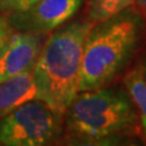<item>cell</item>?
<instances>
[{
	"label": "cell",
	"instance_id": "obj_1",
	"mask_svg": "<svg viewBox=\"0 0 146 146\" xmlns=\"http://www.w3.org/2000/svg\"><path fill=\"white\" fill-rule=\"evenodd\" d=\"M92 21L70 23L49 37L37 58L33 75L37 100L64 116L79 93V75Z\"/></svg>",
	"mask_w": 146,
	"mask_h": 146
},
{
	"label": "cell",
	"instance_id": "obj_2",
	"mask_svg": "<svg viewBox=\"0 0 146 146\" xmlns=\"http://www.w3.org/2000/svg\"><path fill=\"white\" fill-rule=\"evenodd\" d=\"M137 17L120 13L90 31L82 53L79 92L104 88L123 68L137 44Z\"/></svg>",
	"mask_w": 146,
	"mask_h": 146
},
{
	"label": "cell",
	"instance_id": "obj_3",
	"mask_svg": "<svg viewBox=\"0 0 146 146\" xmlns=\"http://www.w3.org/2000/svg\"><path fill=\"white\" fill-rule=\"evenodd\" d=\"M74 135L104 137L120 135L136 123L135 106L122 90L100 88L77 94L66 111Z\"/></svg>",
	"mask_w": 146,
	"mask_h": 146
},
{
	"label": "cell",
	"instance_id": "obj_4",
	"mask_svg": "<svg viewBox=\"0 0 146 146\" xmlns=\"http://www.w3.org/2000/svg\"><path fill=\"white\" fill-rule=\"evenodd\" d=\"M62 117L40 100L29 101L0 120V146H50Z\"/></svg>",
	"mask_w": 146,
	"mask_h": 146
},
{
	"label": "cell",
	"instance_id": "obj_5",
	"mask_svg": "<svg viewBox=\"0 0 146 146\" xmlns=\"http://www.w3.org/2000/svg\"><path fill=\"white\" fill-rule=\"evenodd\" d=\"M82 0H39L25 11L9 17L17 31L41 35L56 29L79 10Z\"/></svg>",
	"mask_w": 146,
	"mask_h": 146
},
{
	"label": "cell",
	"instance_id": "obj_6",
	"mask_svg": "<svg viewBox=\"0 0 146 146\" xmlns=\"http://www.w3.org/2000/svg\"><path fill=\"white\" fill-rule=\"evenodd\" d=\"M41 48L39 35L13 33L0 51V84L19 74L33 70Z\"/></svg>",
	"mask_w": 146,
	"mask_h": 146
},
{
	"label": "cell",
	"instance_id": "obj_7",
	"mask_svg": "<svg viewBox=\"0 0 146 146\" xmlns=\"http://www.w3.org/2000/svg\"><path fill=\"white\" fill-rule=\"evenodd\" d=\"M37 99L33 70L19 74L0 84V120L29 101Z\"/></svg>",
	"mask_w": 146,
	"mask_h": 146
},
{
	"label": "cell",
	"instance_id": "obj_8",
	"mask_svg": "<svg viewBox=\"0 0 146 146\" xmlns=\"http://www.w3.org/2000/svg\"><path fill=\"white\" fill-rule=\"evenodd\" d=\"M123 81L127 92L139 113L142 129L146 135V84L142 79L139 67L127 74Z\"/></svg>",
	"mask_w": 146,
	"mask_h": 146
},
{
	"label": "cell",
	"instance_id": "obj_9",
	"mask_svg": "<svg viewBox=\"0 0 146 146\" xmlns=\"http://www.w3.org/2000/svg\"><path fill=\"white\" fill-rule=\"evenodd\" d=\"M134 0H89V16L94 24L107 21L132 7Z\"/></svg>",
	"mask_w": 146,
	"mask_h": 146
},
{
	"label": "cell",
	"instance_id": "obj_10",
	"mask_svg": "<svg viewBox=\"0 0 146 146\" xmlns=\"http://www.w3.org/2000/svg\"><path fill=\"white\" fill-rule=\"evenodd\" d=\"M122 137L120 135H110L104 137L74 135L66 146H121Z\"/></svg>",
	"mask_w": 146,
	"mask_h": 146
},
{
	"label": "cell",
	"instance_id": "obj_11",
	"mask_svg": "<svg viewBox=\"0 0 146 146\" xmlns=\"http://www.w3.org/2000/svg\"><path fill=\"white\" fill-rule=\"evenodd\" d=\"M39 0H0V10L20 12L25 11Z\"/></svg>",
	"mask_w": 146,
	"mask_h": 146
},
{
	"label": "cell",
	"instance_id": "obj_12",
	"mask_svg": "<svg viewBox=\"0 0 146 146\" xmlns=\"http://www.w3.org/2000/svg\"><path fill=\"white\" fill-rule=\"evenodd\" d=\"M14 31L15 29L12 27L9 19L5 16H0V51L5 48Z\"/></svg>",
	"mask_w": 146,
	"mask_h": 146
},
{
	"label": "cell",
	"instance_id": "obj_13",
	"mask_svg": "<svg viewBox=\"0 0 146 146\" xmlns=\"http://www.w3.org/2000/svg\"><path fill=\"white\" fill-rule=\"evenodd\" d=\"M132 7L139 17L146 19V0H134Z\"/></svg>",
	"mask_w": 146,
	"mask_h": 146
},
{
	"label": "cell",
	"instance_id": "obj_14",
	"mask_svg": "<svg viewBox=\"0 0 146 146\" xmlns=\"http://www.w3.org/2000/svg\"><path fill=\"white\" fill-rule=\"evenodd\" d=\"M139 69H140V74H141V77L143 79V81L146 84V58L141 66H139Z\"/></svg>",
	"mask_w": 146,
	"mask_h": 146
},
{
	"label": "cell",
	"instance_id": "obj_15",
	"mask_svg": "<svg viewBox=\"0 0 146 146\" xmlns=\"http://www.w3.org/2000/svg\"><path fill=\"white\" fill-rule=\"evenodd\" d=\"M129 146H141V145H140L139 143H131V144Z\"/></svg>",
	"mask_w": 146,
	"mask_h": 146
}]
</instances>
